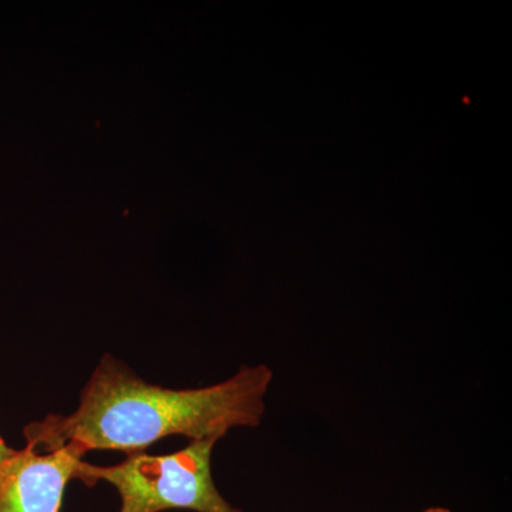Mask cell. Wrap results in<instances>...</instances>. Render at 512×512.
<instances>
[{"label": "cell", "instance_id": "7a4b0ae2", "mask_svg": "<svg viewBox=\"0 0 512 512\" xmlns=\"http://www.w3.org/2000/svg\"><path fill=\"white\" fill-rule=\"evenodd\" d=\"M217 439L190 441L171 454H127L116 466L83 460L76 480L87 487L110 484L120 495V512H244L225 500L212 476Z\"/></svg>", "mask_w": 512, "mask_h": 512}, {"label": "cell", "instance_id": "3957f363", "mask_svg": "<svg viewBox=\"0 0 512 512\" xmlns=\"http://www.w3.org/2000/svg\"><path fill=\"white\" fill-rule=\"evenodd\" d=\"M86 451L77 443L40 451L26 444L0 461V512H62L67 484Z\"/></svg>", "mask_w": 512, "mask_h": 512}, {"label": "cell", "instance_id": "6da1fadb", "mask_svg": "<svg viewBox=\"0 0 512 512\" xmlns=\"http://www.w3.org/2000/svg\"><path fill=\"white\" fill-rule=\"evenodd\" d=\"M274 372L242 366L224 382L198 389H168L146 382L127 363L101 357L73 413L49 414L23 430L26 444L50 451L77 443L89 451L140 453L171 436L217 439L264 420Z\"/></svg>", "mask_w": 512, "mask_h": 512}, {"label": "cell", "instance_id": "277c9868", "mask_svg": "<svg viewBox=\"0 0 512 512\" xmlns=\"http://www.w3.org/2000/svg\"><path fill=\"white\" fill-rule=\"evenodd\" d=\"M13 450H15V448H10L8 444L5 443V440L0 437V461H3L6 457H9Z\"/></svg>", "mask_w": 512, "mask_h": 512}, {"label": "cell", "instance_id": "5b68a950", "mask_svg": "<svg viewBox=\"0 0 512 512\" xmlns=\"http://www.w3.org/2000/svg\"><path fill=\"white\" fill-rule=\"evenodd\" d=\"M423 512H453V511L448 510V508H444V507H430V508H427V510H424Z\"/></svg>", "mask_w": 512, "mask_h": 512}]
</instances>
